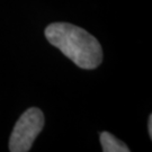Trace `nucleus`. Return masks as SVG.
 Returning <instances> with one entry per match:
<instances>
[{
    "label": "nucleus",
    "instance_id": "obj_4",
    "mask_svg": "<svg viewBox=\"0 0 152 152\" xmlns=\"http://www.w3.org/2000/svg\"><path fill=\"white\" fill-rule=\"evenodd\" d=\"M148 129H149V134H150V136H152V115L149 116V126H148Z\"/></svg>",
    "mask_w": 152,
    "mask_h": 152
},
{
    "label": "nucleus",
    "instance_id": "obj_2",
    "mask_svg": "<svg viewBox=\"0 0 152 152\" xmlns=\"http://www.w3.org/2000/svg\"><path fill=\"white\" fill-rule=\"evenodd\" d=\"M44 126V115L36 107L28 108L14 126L9 140L11 152H27Z\"/></svg>",
    "mask_w": 152,
    "mask_h": 152
},
{
    "label": "nucleus",
    "instance_id": "obj_1",
    "mask_svg": "<svg viewBox=\"0 0 152 152\" xmlns=\"http://www.w3.org/2000/svg\"><path fill=\"white\" fill-rule=\"evenodd\" d=\"M45 37L81 69H96L103 61L100 43L79 26L69 23H53L45 28Z\"/></svg>",
    "mask_w": 152,
    "mask_h": 152
},
{
    "label": "nucleus",
    "instance_id": "obj_3",
    "mask_svg": "<svg viewBox=\"0 0 152 152\" xmlns=\"http://www.w3.org/2000/svg\"><path fill=\"white\" fill-rule=\"evenodd\" d=\"M100 144L104 152H129V147L108 132L100 133Z\"/></svg>",
    "mask_w": 152,
    "mask_h": 152
}]
</instances>
